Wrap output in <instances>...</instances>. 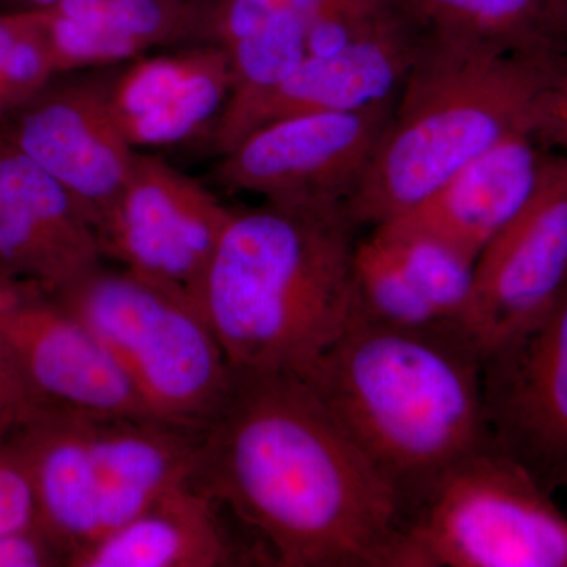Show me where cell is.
I'll list each match as a JSON object with an SVG mask.
<instances>
[{
    "label": "cell",
    "mask_w": 567,
    "mask_h": 567,
    "mask_svg": "<svg viewBox=\"0 0 567 567\" xmlns=\"http://www.w3.org/2000/svg\"><path fill=\"white\" fill-rule=\"evenodd\" d=\"M194 480L271 566L415 567L393 487L300 377L235 372Z\"/></svg>",
    "instance_id": "obj_1"
},
{
    "label": "cell",
    "mask_w": 567,
    "mask_h": 567,
    "mask_svg": "<svg viewBox=\"0 0 567 567\" xmlns=\"http://www.w3.org/2000/svg\"><path fill=\"white\" fill-rule=\"evenodd\" d=\"M484 357L464 324L358 315L303 379L393 487L404 520L451 466L494 442Z\"/></svg>",
    "instance_id": "obj_2"
},
{
    "label": "cell",
    "mask_w": 567,
    "mask_h": 567,
    "mask_svg": "<svg viewBox=\"0 0 567 567\" xmlns=\"http://www.w3.org/2000/svg\"><path fill=\"white\" fill-rule=\"evenodd\" d=\"M346 204L233 210L199 306L235 372L303 377L360 315Z\"/></svg>",
    "instance_id": "obj_3"
},
{
    "label": "cell",
    "mask_w": 567,
    "mask_h": 567,
    "mask_svg": "<svg viewBox=\"0 0 567 567\" xmlns=\"http://www.w3.org/2000/svg\"><path fill=\"white\" fill-rule=\"evenodd\" d=\"M566 61L511 51L472 33L421 37L385 132L347 213L375 227L412 210L465 164L525 130Z\"/></svg>",
    "instance_id": "obj_4"
},
{
    "label": "cell",
    "mask_w": 567,
    "mask_h": 567,
    "mask_svg": "<svg viewBox=\"0 0 567 567\" xmlns=\"http://www.w3.org/2000/svg\"><path fill=\"white\" fill-rule=\"evenodd\" d=\"M203 434L153 417L35 405L7 443L31 487L37 524L69 566L192 480Z\"/></svg>",
    "instance_id": "obj_5"
},
{
    "label": "cell",
    "mask_w": 567,
    "mask_h": 567,
    "mask_svg": "<svg viewBox=\"0 0 567 567\" xmlns=\"http://www.w3.org/2000/svg\"><path fill=\"white\" fill-rule=\"evenodd\" d=\"M55 295L106 350L148 416L194 432L210 427L235 372L196 301L103 267Z\"/></svg>",
    "instance_id": "obj_6"
},
{
    "label": "cell",
    "mask_w": 567,
    "mask_h": 567,
    "mask_svg": "<svg viewBox=\"0 0 567 567\" xmlns=\"http://www.w3.org/2000/svg\"><path fill=\"white\" fill-rule=\"evenodd\" d=\"M495 442L451 466L405 518L415 567H567V517Z\"/></svg>",
    "instance_id": "obj_7"
},
{
    "label": "cell",
    "mask_w": 567,
    "mask_h": 567,
    "mask_svg": "<svg viewBox=\"0 0 567 567\" xmlns=\"http://www.w3.org/2000/svg\"><path fill=\"white\" fill-rule=\"evenodd\" d=\"M567 287V152H547L527 203L476 260L461 323L483 357L550 311Z\"/></svg>",
    "instance_id": "obj_8"
},
{
    "label": "cell",
    "mask_w": 567,
    "mask_h": 567,
    "mask_svg": "<svg viewBox=\"0 0 567 567\" xmlns=\"http://www.w3.org/2000/svg\"><path fill=\"white\" fill-rule=\"evenodd\" d=\"M230 216L233 208L203 183L162 156L137 152L125 188L96 233L104 257L199 305Z\"/></svg>",
    "instance_id": "obj_9"
},
{
    "label": "cell",
    "mask_w": 567,
    "mask_h": 567,
    "mask_svg": "<svg viewBox=\"0 0 567 567\" xmlns=\"http://www.w3.org/2000/svg\"><path fill=\"white\" fill-rule=\"evenodd\" d=\"M394 102L268 123L224 153L213 178L264 200L346 204L374 156Z\"/></svg>",
    "instance_id": "obj_10"
},
{
    "label": "cell",
    "mask_w": 567,
    "mask_h": 567,
    "mask_svg": "<svg viewBox=\"0 0 567 567\" xmlns=\"http://www.w3.org/2000/svg\"><path fill=\"white\" fill-rule=\"evenodd\" d=\"M0 357L39 405L151 417L91 330L40 284L0 275Z\"/></svg>",
    "instance_id": "obj_11"
},
{
    "label": "cell",
    "mask_w": 567,
    "mask_h": 567,
    "mask_svg": "<svg viewBox=\"0 0 567 567\" xmlns=\"http://www.w3.org/2000/svg\"><path fill=\"white\" fill-rule=\"evenodd\" d=\"M488 432L554 494L567 486V287L543 319L484 358Z\"/></svg>",
    "instance_id": "obj_12"
},
{
    "label": "cell",
    "mask_w": 567,
    "mask_h": 567,
    "mask_svg": "<svg viewBox=\"0 0 567 567\" xmlns=\"http://www.w3.org/2000/svg\"><path fill=\"white\" fill-rule=\"evenodd\" d=\"M3 122L0 134L61 183L99 230L137 155L112 112L106 81L50 82Z\"/></svg>",
    "instance_id": "obj_13"
},
{
    "label": "cell",
    "mask_w": 567,
    "mask_h": 567,
    "mask_svg": "<svg viewBox=\"0 0 567 567\" xmlns=\"http://www.w3.org/2000/svg\"><path fill=\"white\" fill-rule=\"evenodd\" d=\"M421 37L395 24L344 50L308 55L284 80L234 93L213 126L218 152H229L257 128L295 117L393 102L401 91Z\"/></svg>",
    "instance_id": "obj_14"
},
{
    "label": "cell",
    "mask_w": 567,
    "mask_h": 567,
    "mask_svg": "<svg viewBox=\"0 0 567 567\" xmlns=\"http://www.w3.org/2000/svg\"><path fill=\"white\" fill-rule=\"evenodd\" d=\"M103 259L81 205L0 134V275L59 293L103 267Z\"/></svg>",
    "instance_id": "obj_15"
},
{
    "label": "cell",
    "mask_w": 567,
    "mask_h": 567,
    "mask_svg": "<svg viewBox=\"0 0 567 567\" xmlns=\"http://www.w3.org/2000/svg\"><path fill=\"white\" fill-rule=\"evenodd\" d=\"M271 566L256 539L230 511L194 477L100 543L69 567Z\"/></svg>",
    "instance_id": "obj_16"
},
{
    "label": "cell",
    "mask_w": 567,
    "mask_h": 567,
    "mask_svg": "<svg viewBox=\"0 0 567 567\" xmlns=\"http://www.w3.org/2000/svg\"><path fill=\"white\" fill-rule=\"evenodd\" d=\"M106 87L134 148L171 147L216 125L233 93V71L226 50L213 41L173 54L140 55Z\"/></svg>",
    "instance_id": "obj_17"
},
{
    "label": "cell",
    "mask_w": 567,
    "mask_h": 567,
    "mask_svg": "<svg viewBox=\"0 0 567 567\" xmlns=\"http://www.w3.org/2000/svg\"><path fill=\"white\" fill-rule=\"evenodd\" d=\"M546 153L520 130L465 164L412 210L386 223L435 235L477 260L527 203Z\"/></svg>",
    "instance_id": "obj_18"
},
{
    "label": "cell",
    "mask_w": 567,
    "mask_h": 567,
    "mask_svg": "<svg viewBox=\"0 0 567 567\" xmlns=\"http://www.w3.org/2000/svg\"><path fill=\"white\" fill-rule=\"evenodd\" d=\"M436 315L461 322L475 289L476 259L435 235L395 224L372 227Z\"/></svg>",
    "instance_id": "obj_19"
},
{
    "label": "cell",
    "mask_w": 567,
    "mask_h": 567,
    "mask_svg": "<svg viewBox=\"0 0 567 567\" xmlns=\"http://www.w3.org/2000/svg\"><path fill=\"white\" fill-rule=\"evenodd\" d=\"M353 279L360 315L368 319L393 327H425L446 320L417 292L374 230L354 246Z\"/></svg>",
    "instance_id": "obj_20"
},
{
    "label": "cell",
    "mask_w": 567,
    "mask_h": 567,
    "mask_svg": "<svg viewBox=\"0 0 567 567\" xmlns=\"http://www.w3.org/2000/svg\"><path fill=\"white\" fill-rule=\"evenodd\" d=\"M306 13L286 14L223 47L233 71V93L268 87L308 58Z\"/></svg>",
    "instance_id": "obj_21"
},
{
    "label": "cell",
    "mask_w": 567,
    "mask_h": 567,
    "mask_svg": "<svg viewBox=\"0 0 567 567\" xmlns=\"http://www.w3.org/2000/svg\"><path fill=\"white\" fill-rule=\"evenodd\" d=\"M103 22L144 54L212 37V9L194 0H103Z\"/></svg>",
    "instance_id": "obj_22"
},
{
    "label": "cell",
    "mask_w": 567,
    "mask_h": 567,
    "mask_svg": "<svg viewBox=\"0 0 567 567\" xmlns=\"http://www.w3.org/2000/svg\"><path fill=\"white\" fill-rule=\"evenodd\" d=\"M33 10L58 73L82 66L114 65L144 55L136 44L104 25L71 20L51 9Z\"/></svg>",
    "instance_id": "obj_23"
},
{
    "label": "cell",
    "mask_w": 567,
    "mask_h": 567,
    "mask_svg": "<svg viewBox=\"0 0 567 567\" xmlns=\"http://www.w3.org/2000/svg\"><path fill=\"white\" fill-rule=\"evenodd\" d=\"M320 0H218L212 7V39L227 47L286 14L306 13Z\"/></svg>",
    "instance_id": "obj_24"
},
{
    "label": "cell",
    "mask_w": 567,
    "mask_h": 567,
    "mask_svg": "<svg viewBox=\"0 0 567 567\" xmlns=\"http://www.w3.org/2000/svg\"><path fill=\"white\" fill-rule=\"evenodd\" d=\"M525 130L546 152H567V69L540 93Z\"/></svg>",
    "instance_id": "obj_25"
},
{
    "label": "cell",
    "mask_w": 567,
    "mask_h": 567,
    "mask_svg": "<svg viewBox=\"0 0 567 567\" xmlns=\"http://www.w3.org/2000/svg\"><path fill=\"white\" fill-rule=\"evenodd\" d=\"M66 566L65 555L35 520L0 532V567Z\"/></svg>",
    "instance_id": "obj_26"
},
{
    "label": "cell",
    "mask_w": 567,
    "mask_h": 567,
    "mask_svg": "<svg viewBox=\"0 0 567 567\" xmlns=\"http://www.w3.org/2000/svg\"><path fill=\"white\" fill-rule=\"evenodd\" d=\"M35 520L31 487L7 436L0 434V532Z\"/></svg>",
    "instance_id": "obj_27"
},
{
    "label": "cell",
    "mask_w": 567,
    "mask_h": 567,
    "mask_svg": "<svg viewBox=\"0 0 567 567\" xmlns=\"http://www.w3.org/2000/svg\"><path fill=\"white\" fill-rule=\"evenodd\" d=\"M35 405L31 391L0 357V434L9 436Z\"/></svg>",
    "instance_id": "obj_28"
},
{
    "label": "cell",
    "mask_w": 567,
    "mask_h": 567,
    "mask_svg": "<svg viewBox=\"0 0 567 567\" xmlns=\"http://www.w3.org/2000/svg\"><path fill=\"white\" fill-rule=\"evenodd\" d=\"M434 21V31L472 33L477 0H417Z\"/></svg>",
    "instance_id": "obj_29"
},
{
    "label": "cell",
    "mask_w": 567,
    "mask_h": 567,
    "mask_svg": "<svg viewBox=\"0 0 567 567\" xmlns=\"http://www.w3.org/2000/svg\"><path fill=\"white\" fill-rule=\"evenodd\" d=\"M20 106L21 103L18 102L17 96L13 95L9 85H7L2 78H0V122L6 121L11 112L18 110Z\"/></svg>",
    "instance_id": "obj_30"
},
{
    "label": "cell",
    "mask_w": 567,
    "mask_h": 567,
    "mask_svg": "<svg viewBox=\"0 0 567 567\" xmlns=\"http://www.w3.org/2000/svg\"><path fill=\"white\" fill-rule=\"evenodd\" d=\"M21 2L31 6V9H47V7L54 6L59 0H21Z\"/></svg>",
    "instance_id": "obj_31"
}]
</instances>
